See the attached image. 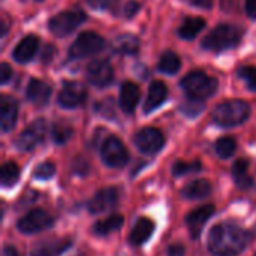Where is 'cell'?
Here are the masks:
<instances>
[{
	"mask_svg": "<svg viewBox=\"0 0 256 256\" xmlns=\"http://www.w3.org/2000/svg\"><path fill=\"white\" fill-rule=\"evenodd\" d=\"M184 246L183 244H178V243H174L168 248L166 250V255L168 256H184Z\"/></svg>",
	"mask_w": 256,
	"mask_h": 256,
	"instance_id": "obj_39",
	"label": "cell"
},
{
	"mask_svg": "<svg viewBox=\"0 0 256 256\" xmlns=\"http://www.w3.org/2000/svg\"><path fill=\"white\" fill-rule=\"evenodd\" d=\"M238 76L248 84V87L256 92V68L255 66H242L238 69Z\"/></svg>",
	"mask_w": 256,
	"mask_h": 256,
	"instance_id": "obj_31",
	"label": "cell"
},
{
	"mask_svg": "<svg viewBox=\"0 0 256 256\" xmlns=\"http://www.w3.org/2000/svg\"><path fill=\"white\" fill-rule=\"evenodd\" d=\"M123 222H124V218L122 214H112L106 219H102L99 222H96V225L93 226V232L96 236H108L117 230H120L123 226Z\"/></svg>",
	"mask_w": 256,
	"mask_h": 256,
	"instance_id": "obj_24",
	"label": "cell"
},
{
	"mask_svg": "<svg viewBox=\"0 0 256 256\" xmlns=\"http://www.w3.org/2000/svg\"><path fill=\"white\" fill-rule=\"evenodd\" d=\"M134 142L141 153L154 154V153L160 152L162 147L165 146V136L156 128H144L135 134Z\"/></svg>",
	"mask_w": 256,
	"mask_h": 256,
	"instance_id": "obj_9",
	"label": "cell"
},
{
	"mask_svg": "<svg viewBox=\"0 0 256 256\" xmlns=\"http://www.w3.org/2000/svg\"><path fill=\"white\" fill-rule=\"evenodd\" d=\"M105 46V40L94 32H82L78 34L75 42L69 48L70 58H82L90 57L100 52Z\"/></svg>",
	"mask_w": 256,
	"mask_h": 256,
	"instance_id": "obj_6",
	"label": "cell"
},
{
	"mask_svg": "<svg viewBox=\"0 0 256 256\" xmlns=\"http://www.w3.org/2000/svg\"><path fill=\"white\" fill-rule=\"evenodd\" d=\"M236 183H237V186H238L240 189H249V188L254 184V180H252L249 176H246V177H242V178L236 180Z\"/></svg>",
	"mask_w": 256,
	"mask_h": 256,
	"instance_id": "obj_41",
	"label": "cell"
},
{
	"mask_svg": "<svg viewBox=\"0 0 256 256\" xmlns=\"http://www.w3.org/2000/svg\"><path fill=\"white\" fill-rule=\"evenodd\" d=\"M206 108L204 102L201 99H194V98H189L186 102H183L180 105V111L188 116V117H195L198 116L200 112H202V110Z\"/></svg>",
	"mask_w": 256,
	"mask_h": 256,
	"instance_id": "obj_29",
	"label": "cell"
},
{
	"mask_svg": "<svg viewBox=\"0 0 256 256\" xmlns=\"http://www.w3.org/2000/svg\"><path fill=\"white\" fill-rule=\"evenodd\" d=\"M38 48H39L38 36L27 34L26 38H22L18 42V45L15 46V50L12 52V57L18 63H28L34 57V54L38 52Z\"/></svg>",
	"mask_w": 256,
	"mask_h": 256,
	"instance_id": "obj_17",
	"label": "cell"
},
{
	"mask_svg": "<svg viewBox=\"0 0 256 256\" xmlns=\"http://www.w3.org/2000/svg\"><path fill=\"white\" fill-rule=\"evenodd\" d=\"M2 256H20L18 255V252H16V249L15 248H12V246H4L3 248V254Z\"/></svg>",
	"mask_w": 256,
	"mask_h": 256,
	"instance_id": "obj_45",
	"label": "cell"
},
{
	"mask_svg": "<svg viewBox=\"0 0 256 256\" xmlns=\"http://www.w3.org/2000/svg\"><path fill=\"white\" fill-rule=\"evenodd\" d=\"M51 86L46 84L45 81L42 80H30L28 86H27V99L36 105V106H45L48 102H50V98H51Z\"/></svg>",
	"mask_w": 256,
	"mask_h": 256,
	"instance_id": "obj_16",
	"label": "cell"
},
{
	"mask_svg": "<svg viewBox=\"0 0 256 256\" xmlns=\"http://www.w3.org/2000/svg\"><path fill=\"white\" fill-rule=\"evenodd\" d=\"M200 170H201V164L198 160H195V162L177 160L172 165V174L176 177H182V176H186V174H190V172H196Z\"/></svg>",
	"mask_w": 256,
	"mask_h": 256,
	"instance_id": "obj_30",
	"label": "cell"
},
{
	"mask_svg": "<svg viewBox=\"0 0 256 256\" xmlns=\"http://www.w3.org/2000/svg\"><path fill=\"white\" fill-rule=\"evenodd\" d=\"M20 178V166L15 162H6L2 166V186L10 188Z\"/></svg>",
	"mask_w": 256,
	"mask_h": 256,
	"instance_id": "obj_27",
	"label": "cell"
},
{
	"mask_svg": "<svg viewBox=\"0 0 256 256\" xmlns=\"http://www.w3.org/2000/svg\"><path fill=\"white\" fill-rule=\"evenodd\" d=\"M88 170H90V166H88V162L86 159H82L80 156L74 159V162H72V171H74V174L82 177V176H87L88 174Z\"/></svg>",
	"mask_w": 256,
	"mask_h": 256,
	"instance_id": "obj_33",
	"label": "cell"
},
{
	"mask_svg": "<svg viewBox=\"0 0 256 256\" xmlns=\"http://www.w3.org/2000/svg\"><path fill=\"white\" fill-rule=\"evenodd\" d=\"M52 54H54V48L51 45H46L45 50H44V54H42V62L44 63H50L51 58H52Z\"/></svg>",
	"mask_w": 256,
	"mask_h": 256,
	"instance_id": "obj_43",
	"label": "cell"
},
{
	"mask_svg": "<svg viewBox=\"0 0 256 256\" xmlns=\"http://www.w3.org/2000/svg\"><path fill=\"white\" fill-rule=\"evenodd\" d=\"M18 118V102L9 96L3 94L0 100V126L3 132H10Z\"/></svg>",
	"mask_w": 256,
	"mask_h": 256,
	"instance_id": "obj_15",
	"label": "cell"
},
{
	"mask_svg": "<svg viewBox=\"0 0 256 256\" xmlns=\"http://www.w3.org/2000/svg\"><path fill=\"white\" fill-rule=\"evenodd\" d=\"M118 201V192L116 188H106L100 189L93 195V198L87 202V208L92 214L105 213L117 206Z\"/></svg>",
	"mask_w": 256,
	"mask_h": 256,
	"instance_id": "obj_12",
	"label": "cell"
},
{
	"mask_svg": "<svg viewBox=\"0 0 256 256\" xmlns=\"http://www.w3.org/2000/svg\"><path fill=\"white\" fill-rule=\"evenodd\" d=\"M114 78V70L106 60H93L87 66V81L96 87L108 86Z\"/></svg>",
	"mask_w": 256,
	"mask_h": 256,
	"instance_id": "obj_13",
	"label": "cell"
},
{
	"mask_svg": "<svg viewBox=\"0 0 256 256\" xmlns=\"http://www.w3.org/2000/svg\"><path fill=\"white\" fill-rule=\"evenodd\" d=\"M248 170H249V162L246 159H238L234 165H232V176L236 180L246 177L248 176Z\"/></svg>",
	"mask_w": 256,
	"mask_h": 256,
	"instance_id": "obj_34",
	"label": "cell"
},
{
	"mask_svg": "<svg viewBox=\"0 0 256 256\" xmlns=\"http://www.w3.org/2000/svg\"><path fill=\"white\" fill-rule=\"evenodd\" d=\"M153 231H154V222L148 218H140L130 231L129 243L132 246H141L152 237Z\"/></svg>",
	"mask_w": 256,
	"mask_h": 256,
	"instance_id": "obj_20",
	"label": "cell"
},
{
	"mask_svg": "<svg viewBox=\"0 0 256 256\" xmlns=\"http://www.w3.org/2000/svg\"><path fill=\"white\" fill-rule=\"evenodd\" d=\"M212 194V183L208 180H194L182 189L184 200H204Z\"/></svg>",
	"mask_w": 256,
	"mask_h": 256,
	"instance_id": "obj_21",
	"label": "cell"
},
{
	"mask_svg": "<svg viewBox=\"0 0 256 256\" xmlns=\"http://www.w3.org/2000/svg\"><path fill=\"white\" fill-rule=\"evenodd\" d=\"M246 12L250 18H256V0H246Z\"/></svg>",
	"mask_w": 256,
	"mask_h": 256,
	"instance_id": "obj_42",
	"label": "cell"
},
{
	"mask_svg": "<svg viewBox=\"0 0 256 256\" xmlns=\"http://www.w3.org/2000/svg\"><path fill=\"white\" fill-rule=\"evenodd\" d=\"M86 20L87 15L82 10H63L50 20L48 28L52 34L64 38L69 33H72L78 26H81Z\"/></svg>",
	"mask_w": 256,
	"mask_h": 256,
	"instance_id": "obj_5",
	"label": "cell"
},
{
	"mask_svg": "<svg viewBox=\"0 0 256 256\" xmlns=\"http://www.w3.org/2000/svg\"><path fill=\"white\" fill-rule=\"evenodd\" d=\"M214 214V206L207 204L202 207H198L195 210H192L188 216H186V225L189 230V234L192 238H198L206 226V224L208 222V219Z\"/></svg>",
	"mask_w": 256,
	"mask_h": 256,
	"instance_id": "obj_14",
	"label": "cell"
},
{
	"mask_svg": "<svg viewBox=\"0 0 256 256\" xmlns=\"http://www.w3.org/2000/svg\"><path fill=\"white\" fill-rule=\"evenodd\" d=\"M72 134H74L72 126L68 122H64V120L57 122V123L52 124L51 135H52V140H54L56 144H64V142H68L70 140Z\"/></svg>",
	"mask_w": 256,
	"mask_h": 256,
	"instance_id": "obj_26",
	"label": "cell"
},
{
	"mask_svg": "<svg viewBox=\"0 0 256 256\" xmlns=\"http://www.w3.org/2000/svg\"><path fill=\"white\" fill-rule=\"evenodd\" d=\"M36 2H42V0H36Z\"/></svg>",
	"mask_w": 256,
	"mask_h": 256,
	"instance_id": "obj_46",
	"label": "cell"
},
{
	"mask_svg": "<svg viewBox=\"0 0 256 256\" xmlns=\"http://www.w3.org/2000/svg\"><path fill=\"white\" fill-rule=\"evenodd\" d=\"M56 174V165L52 162H42L40 165L36 166L33 176L38 180H50Z\"/></svg>",
	"mask_w": 256,
	"mask_h": 256,
	"instance_id": "obj_32",
	"label": "cell"
},
{
	"mask_svg": "<svg viewBox=\"0 0 256 256\" xmlns=\"http://www.w3.org/2000/svg\"><path fill=\"white\" fill-rule=\"evenodd\" d=\"M254 234L234 222H220L212 228L207 246L214 256L240 255L252 242Z\"/></svg>",
	"mask_w": 256,
	"mask_h": 256,
	"instance_id": "obj_1",
	"label": "cell"
},
{
	"mask_svg": "<svg viewBox=\"0 0 256 256\" xmlns=\"http://www.w3.org/2000/svg\"><path fill=\"white\" fill-rule=\"evenodd\" d=\"M255 256H256V255H255Z\"/></svg>",
	"mask_w": 256,
	"mask_h": 256,
	"instance_id": "obj_48",
	"label": "cell"
},
{
	"mask_svg": "<svg viewBox=\"0 0 256 256\" xmlns=\"http://www.w3.org/2000/svg\"><path fill=\"white\" fill-rule=\"evenodd\" d=\"M100 158L110 168H123L129 162V153L117 136H108L100 148Z\"/></svg>",
	"mask_w": 256,
	"mask_h": 256,
	"instance_id": "obj_7",
	"label": "cell"
},
{
	"mask_svg": "<svg viewBox=\"0 0 256 256\" xmlns=\"http://www.w3.org/2000/svg\"><path fill=\"white\" fill-rule=\"evenodd\" d=\"M52 222H54V219L50 213H46L42 208H34V210H30L27 214H24L18 220L16 228L20 232L30 236V234H36V232L51 228Z\"/></svg>",
	"mask_w": 256,
	"mask_h": 256,
	"instance_id": "obj_8",
	"label": "cell"
},
{
	"mask_svg": "<svg viewBox=\"0 0 256 256\" xmlns=\"http://www.w3.org/2000/svg\"><path fill=\"white\" fill-rule=\"evenodd\" d=\"M30 256H51L50 255V250L46 249V248H38V249H34Z\"/></svg>",
	"mask_w": 256,
	"mask_h": 256,
	"instance_id": "obj_44",
	"label": "cell"
},
{
	"mask_svg": "<svg viewBox=\"0 0 256 256\" xmlns=\"http://www.w3.org/2000/svg\"><path fill=\"white\" fill-rule=\"evenodd\" d=\"M111 104H112V99H105V100H102V102L96 104V105H94V110H96L99 114L105 116V117H114L112 106H110V108H108V105H111Z\"/></svg>",
	"mask_w": 256,
	"mask_h": 256,
	"instance_id": "obj_35",
	"label": "cell"
},
{
	"mask_svg": "<svg viewBox=\"0 0 256 256\" xmlns=\"http://www.w3.org/2000/svg\"><path fill=\"white\" fill-rule=\"evenodd\" d=\"M138 10H140V3H138L136 0H129V2L124 4V9H123L126 18H132Z\"/></svg>",
	"mask_w": 256,
	"mask_h": 256,
	"instance_id": "obj_37",
	"label": "cell"
},
{
	"mask_svg": "<svg viewBox=\"0 0 256 256\" xmlns=\"http://www.w3.org/2000/svg\"><path fill=\"white\" fill-rule=\"evenodd\" d=\"M12 78V68L8 63H2L0 66V82L6 84Z\"/></svg>",
	"mask_w": 256,
	"mask_h": 256,
	"instance_id": "obj_38",
	"label": "cell"
},
{
	"mask_svg": "<svg viewBox=\"0 0 256 256\" xmlns=\"http://www.w3.org/2000/svg\"><path fill=\"white\" fill-rule=\"evenodd\" d=\"M250 116V106L240 99H231L219 104L213 111V120L222 128H234L244 123Z\"/></svg>",
	"mask_w": 256,
	"mask_h": 256,
	"instance_id": "obj_3",
	"label": "cell"
},
{
	"mask_svg": "<svg viewBox=\"0 0 256 256\" xmlns=\"http://www.w3.org/2000/svg\"><path fill=\"white\" fill-rule=\"evenodd\" d=\"M140 96H141L140 87L132 81H124L122 84V88H120V99H118L120 108L126 114L134 112L138 102H140Z\"/></svg>",
	"mask_w": 256,
	"mask_h": 256,
	"instance_id": "obj_18",
	"label": "cell"
},
{
	"mask_svg": "<svg viewBox=\"0 0 256 256\" xmlns=\"http://www.w3.org/2000/svg\"><path fill=\"white\" fill-rule=\"evenodd\" d=\"M87 98V90L81 82L72 81V82H66L63 86V88L58 93V105L66 108V110H72L76 108L80 105H82L86 102Z\"/></svg>",
	"mask_w": 256,
	"mask_h": 256,
	"instance_id": "obj_11",
	"label": "cell"
},
{
	"mask_svg": "<svg viewBox=\"0 0 256 256\" xmlns=\"http://www.w3.org/2000/svg\"><path fill=\"white\" fill-rule=\"evenodd\" d=\"M184 2H188V3H189V4H192V6L204 8V9L212 8V4H213V0H184Z\"/></svg>",
	"mask_w": 256,
	"mask_h": 256,
	"instance_id": "obj_40",
	"label": "cell"
},
{
	"mask_svg": "<svg viewBox=\"0 0 256 256\" xmlns=\"http://www.w3.org/2000/svg\"><path fill=\"white\" fill-rule=\"evenodd\" d=\"M118 0H88V4L93 9H99V10H105L112 8Z\"/></svg>",
	"mask_w": 256,
	"mask_h": 256,
	"instance_id": "obj_36",
	"label": "cell"
},
{
	"mask_svg": "<svg viewBox=\"0 0 256 256\" xmlns=\"http://www.w3.org/2000/svg\"><path fill=\"white\" fill-rule=\"evenodd\" d=\"M242 36H243V30L238 26L222 22L204 38L202 48L216 52L231 50L242 42Z\"/></svg>",
	"mask_w": 256,
	"mask_h": 256,
	"instance_id": "obj_2",
	"label": "cell"
},
{
	"mask_svg": "<svg viewBox=\"0 0 256 256\" xmlns=\"http://www.w3.org/2000/svg\"><path fill=\"white\" fill-rule=\"evenodd\" d=\"M80 256H82V255H80Z\"/></svg>",
	"mask_w": 256,
	"mask_h": 256,
	"instance_id": "obj_47",
	"label": "cell"
},
{
	"mask_svg": "<svg viewBox=\"0 0 256 256\" xmlns=\"http://www.w3.org/2000/svg\"><path fill=\"white\" fill-rule=\"evenodd\" d=\"M168 98V87L164 81H153L150 84L147 99L144 102V112L148 114L154 110H158Z\"/></svg>",
	"mask_w": 256,
	"mask_h": 256,
	"instance_id": "obj_19",
	"label": "cell"
},
{
	"mask_svg": "<svg viewBox=\"0 0 256 256\" xmlns=\"http://www.w3.org/2000/svg\"><path fill=\"white\" fill-rule=\"evenodd\" d=\"M112 50L118 54H128V56H132V54H136L138 50H140V39L135 36V34H130V33H123V34H118L114 38L112 44H111Z\"/></svg>",
	"mask_w": 256,
	"mask_h": 256,
	"instance_id": "obj_22",
	"label": "cell"
},
{
	"mask_svg": "<svg viewBox=\"0 0 256 256\" xmlns=\"http://www.w3.org/2000/svg\"><path fill=\"white\" fill-rule=\"evenodd\" d=\"M180 68H182V60H180V57H178L176 52H172V51L165 52V54L160 57L159 63H158V69H159L162 74L174 75V74H177V72L180 70Z\"/></svg>",
	"mask_w": 256,
	"mask_h": 256,
	"instance_id": "obj_25",
	"label": "cell"
},
{
	"mask_svg": "<svg viewBox=\"0 0 256 256\" xmlns=\"http://www.w3.org/2000/svg\"><path fill=\"white\" fill-rule=\"evenodd\" d=\"M182 88L186 92V94L189 98H194V99H207V98H212L218 87H219V82L218 80H214L213 76L207 75L206 72L202 70H195V72H190L188 74L183 80H182Z\"/></svg>",
	"mask_w": 256,
	"mask_h": 256,
	"instance_id": "obj_4",
	"label": "cell"
},
{
	"mask_svg": "<svg viewBox=\"0 0 256 256\" xmlns=\"http://www.w3.org/2000/svg\"><path fill=\"white\" fill-rule=\"evenodd\" d=\"M204 27H206V21L202 18H200V16H188L182 22L177 34H178V38H182L184 40H190V39L196 38L204 30Z\"/></svg>",
	"mask_w": 256,
	"mask_h": 256,
	"instance_id": "obj_23",
	"label": "cell"
},
{
	"mask_svg": "<svg viewBox=\"0 0 256 256\" xmlns=\"http://www.w3.org/2000/svg\"><path fill=\"white\" fill-rule=\"evenodd\" d=\"M214 148H216V153H218L219 158L228 159V158H231V156L236 153L237 142H236V140L231 138V136H224V138L218 140Z\"/></svg>",
	"mask_w": 256,
	"mask_h": 256,
	"instance_id": "obj_28",
	"label": "cell"
},
{
	"mask_svg": "<svg viewBox=\"0 0 256 256\" xmlns=\"http://www.w3.org/2000/svg\"><path fill=\"white\" fill-rule=\"evenodd\" d=\"M46 134V124L42 118L34 120L30 123L16 138L15 146L21 152H30L33 150L38 144H40L45 138Z\"/></svg>",
	"mask_w": 256,
	"mask_h": 256,
	"instance_id": "obj_10",
	"label": "cell"
}]
</instances>
